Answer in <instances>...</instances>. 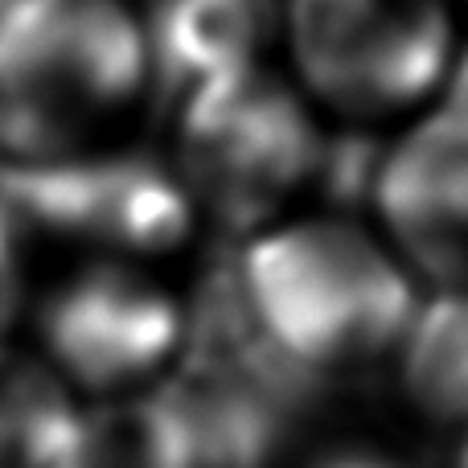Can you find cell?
<instances>
[{
    "label": "cell",
    "instance_id": "obj_1",
    "mask_svg": "<svg viewBox=\"0 0 468 468\" xmlns=\"http://www.w3.org/2000/svg\"><path fill=\"white\" fill-rule=\"evenodd\" d=\"M234 263L259 333L308 382L395 357L420 304L395 247L337 214L255 234Z\"/></svg>",
    "mask_w": 468,
    "mask_h": 468
},
{
    "label": "cell",
    "instance_id": "obj_2",
    "mask_svg": "<svg viewBox=\"0 0 468 468\" xmlns=\"http://www.w3.org/2000/svg\"><path fill=\"white\" fill-rule=\"evenodd\" d=\"M153 82L140 13L123 0H8L0 13V153H79Z\"/></svg>",
    "mask_w": 468,
    "mask_h": 468
},
{
    "label": "cell",
    "instance_id": "obj_3",
    "mask_svg": "<svg viewBox=\"0 0 468 468\" xmlns=\"http://www.w3.org/2000/svg\"><path fill=\"white\" fill-rule=\"evenodd\" d=\"M324 140L313 99L255 62L177 99L173 169L227 230H255L316 186Z\"/></svg>",
    "mask_w": 468,
    "mask_h": 468
},
{
    "label": "cell",
    "instance_id": "obj_4",
    "mask_svg": "<svg viewBox=\"0 0 468 468\" xmlns=\"http://www.w3.org/2000/svg\"><path fill=\"white\" fill-rule=\"evenodd\" d=\"M296 79L349 123H382L440 99L461 21L452 0H280Z\"/></svg>",
    "mask_w": 468,
    "mask_h": 468
},
{
    "label": "cell",
    "instance_id": "obj_5",
    "mask_svg": "<svg viewBox=\"0 0 468 468\" xmlns=\"http://www.w3.org/2000/svg\"><path fill=\"white\" fill-rule=\"evenodd\" d=\"M0 202L25 230L99 247L112 259L165 255L194 230V197L173 161L136 148H79L0 165Z\"/></svg>",
    "mask_w": 468,
    "mask_h": 468
},
{
    "label": "cell",
    "instance_id": "obj_6",
    "mask_svg": "<svg viewBox=\"0 0 468 468\" xmlns=\"http://www.w3.org/2000/svg\"><path fill=\"white\" fill-rule=\"evenodd\" d=\"M41 341L66 378L128 390L181 354L186 308L128 259H95L66 275L41 304Z\"/></svg>",
    "mask_w": 468,
    "mask_h": 468
},
{
    "label": "cell",
    "instance_id": "obj_7",
    "mask_svg": "<svg viewBox=\"0 0 468 468\" xmlns=\"http://www.w3.org/2000/svg\"><path fill=\"white\" fill-rule=\"evenodd\" d=\"M370 210L415 280L468 288V107L436 99L387 140Z\"/></svg>",
    "mask_w": 468,
    "mask_h": 468
},
{
    "label": "cell",
    "instance_id": "obj_8",
    "mask_svg": "<svg viewBox=\"0 0 468 468\" xmlns=\"http://www.w3.org/2000/svg\"><path fill=\"white\" fill-rule=\"evenodd\" d=\"M140 21L156 90L181 99L218 74L259 62L275 25V0H148Z\"/></svg>",
    "mask_w": 468,
    "mask_h": 468
},
{
    "label": "cell",
    "instance_id": "obj_9",
    "mask_svg": "<svg viewBox=\"0 0 468 468\" xmlns=\"http://www.w3.org/2000/svg\"><path fill=\"white\" fill-rule=\"evenodd\" d=\"M395 366L399 390L423 423L468 428V288H436L415 304Z\"/></svg>",
    "mask_w": 468,
    "mask_h": 468
},
{
    "label": "cell",
    "instance_id": "obj_10",
    "mask_svg": "<svg viewBox=\"0 0 468 468\" xmlns=\"http://www.w3.org/2000/svg\"><path fill=\"white\" fill-rule=\"evenodd\" d=\"M54 468H194L186 423L169 387L79 415Z\"/></svg>",
    "mask_w": 468,
    "mask_h": 468
},
{
    "label": "cell",
    "instance_id": "obj_11",
    "mask_svg": "<svg viewBox=\"0 0 468 468\" xmlns=\"http://www.w3.org/2000/svg\"><path fill=\"white\" fill-rule=\"evenodd\" d=\"M74 420L79 411L62 374L0 346V468H54Z\"/></svg>",
    "mask_w": 468,
    "mask_h": 468
},
{
    "label": "cell",
    "instance_id": "obj_12",
    "mask_svg": "<svg viewBox=\"0 0 468 468\" xmlns=\"http://www.w3.org/2000/svg\"><path fill=\"white\" fill-rule=\"evenodd\" d=\"M21 234L25 227L0 202V337L21 308Z\"/></svg>",
    "mask_w": 468,
    "mask_h": 468
},
{
    "label": "cell",
    "instance_id": "obj_13",
    "mask_svg": "<svg viewBox=\"0 0 468 468\" xmlns=\"http://www.w3.org/2000/svg\"><path fill=\"white\" fill-rule=\"evenodd\" d=\"M440 99L456 103V107H468V33H461V46H456V54H452V66H448Z\"/></svg>",
    "mask_w": 468,
    "mask_h": 468
},
{
    "label": "cell",
    "instance_id": "obj_14",
    "mask_svg": "<svg viewBox=\"0 0 468 468\" xmlns=\"http://www.w3.org/2000/svg\"><path fill=\"white\" fill-rule=\"evenodd\" d=\"M316 468H403V464L382 461V456H370V452H341V456H333V461H324Z\"/></svg>",
    "mask_w": 468,
    "mask_h": 468
},
{
    "label": "cell",
    "instance_id": "obj_15",
    "mask_svg": "<svg viewBox=\"0 0 468 468\" xmlns=\"http://www.w3.org/2000/svg\"><path fill=\"white\" fill-rule=\"evenodd\" d=\"M452 468H468V428H461V440H456V456Z\"/></svg>",
    "mask_w": 468,
    "mask_h": 468
},
{
    "label": "cell",
    "instance_id": "obj_16",
    "mask_svg": "<svg viewBox=\"0 0 468 468\" xmlns=\"http://www.w3.org/2000/svg\"><path fill=\"white\" fill-rule=\"evenodd\" d=\"M5 5H8V0H0V13H5Z\"/></svg>",
    "mask_w": 468,
    "mask_h": 468
}]
</instances>
